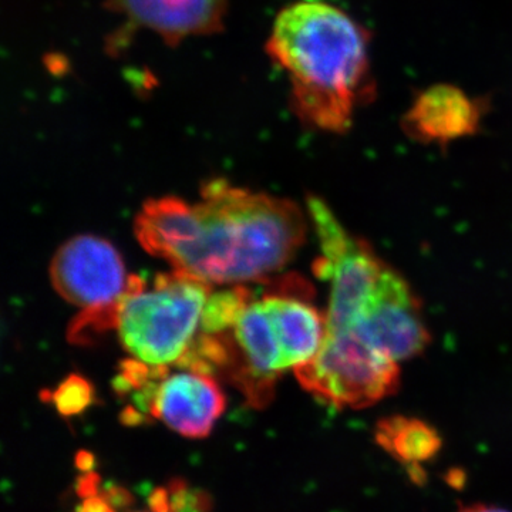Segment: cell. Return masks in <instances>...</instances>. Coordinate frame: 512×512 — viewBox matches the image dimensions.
I'll list each match as a JSON object with an SVG mask.
<instances>
[{
    "label": "cell",
    "instance_id": "cell-6",
    "mask_svg": "<svg viewBox=\"0 0 512 512\" xmlns=\"http://www.w3.org/2000/svg\"><path fill=\"white\" fill-rule=\"evenodd\" d=\"M303 389L338 409H363L400 384V366L346 330H326L311 362L293 370Z\"/></svg>",
    "mask_w": 512,
    "mask_h": 512
},
{
    "label": "cell",
    "instance_id": "cell-12",
    "mask_svg": "<svg viewBox=\"0 0 512 512\" xmlns=\"http://www.w3.org/2000/svg\"><path fill=\"white\" fill-rule=\"evenodd\" d=\"M156 512H158V511H156Z\"/></svg>",
    "mask_w": 512,
    "mask_h": 512
},
{
    "label": "cell",
    "instance_id": "cell-8",
    "mask_svg": "<svg viewBox=\"0 0 512 512\" xmlns=\"http://www.w3.org/2000/svg\"><path fill=\"white\" fill-rule=\"evenodd\" d=\"M138 26L160 33L167 42L205 35L220 28L227 0H110Z\"/></svg>",
    "mask_w": 512,
    "mask_h": 512
},
{
    "label": "cell",
    "instance_id": "cell-4",
    "mask_svg": "<svg viewBox=\"0 0 512 512\" xmlns=\"http://www.w3.org/2000/svg\"><path fill=\"white\" fill-rule=\"evenodd\" d=\"M114 386L130 399L126 421L156 419L191 439L208 436L227 406L214 376L188 367L130 359L121 365Z\"/></svg>",
    "mask_w": 512,
    "mask_h": 512
},
{
    "label": "cell",
    "instance_id": "cell-3",
    "mask_svg": "<svg viewBox=\"0 0 512 512\" xmlns=\"http://www.w3.org/2000/svg\"><path fill=\"white\" fill-rule=\"evenodd\" d=\"M211 293L212 285L180 271L157 275L148 288L131 276L117 319L121 345L144 365H180L200 333Z\"/></svg>",
    "mask_w": 512,
    "mask_h": 512
},
{
    "label": "cell",
    "instance_id": "cell-9",
    "mask_svg": "<svg viewBox=\"0 0 512 512\" xmlns=\"http://www.w3.org/2000/svg\"><path fill=\"white\" fill-rule=\"evenodd\" d=\"M376 443L412 471H419L424 463L439 453L441 447L439 433L429 423L406 416L379 421Z\"/></svg>",
    "mask_w": 512,
    "mask_h": 512
},
{
    "label": "cell",
    "instance_id": "cell-11",
    "mask_svg": "<svg viewBox=\"0 0 512 512\" xmlns=\"http://www.w3.org/2000/svg\"><path fill=\"white\" fill-rule=\"evenodd\" d=\"M458 512H510L503 510V508L495 507V505L487 504H473L467 505V507L461 508Z\"/></svg>",
    "mask_w": 512,
    "mask_h": 512
},
{
    "label": "cell",
    "instance_id": "cell-7",
    "mask_svg": "<svg viewBox=\"0 0 512 512\" xmlns=\"http://www.w3.org/2000/svg\"><path fill=\"white\" fill-rule=\"evenodd\" d=\"M487 103L460 87L439 83L421 90L404 113V133L421 144L444 147L478 133Z\"/></svg>",
    "mask_w": 512,
    "mask_h": 512
},
{
    "label": "cell",
    "instance_id": "cell-1",
    "mask_svg": "<svg viewBox=\"0 0 512 512\" xmlns=\"http://www.w3.org/2000/svg\"><path fill=\"white\" fill-rule=\"evenodd\" d=\"M306 228L295 202L225 180L202 185L197 202L154 198L136 218L148 254L210 285L266 281L292 261Z\"/></svg>",
    "mask_w": 512,
    "mask_h": 512
},
{
    "label": "cell",
    "instance_id": "cell-5",
    "mask_svg": "<svg viewBox=\"0 0 512 512\" xmlns=\"http://www.w3.org/2000/svg\"><path fill=\"white\" fill-rule=\"evenodd\" d=\"M131 276L119 251L94 235L67 241L50 265V279L57 293L83 309L73 329L87 339L116 328Z\"/></svg>",
    "mask_w": 512,
    "mask_h": 512
},
{
    "label": "cell",
    "instance_id": "cell-10",
    "mask_svg": "<svg viewBox=\"0 0 512 512\" xmlns=\"http://www.w3.org/2000/svg\"><path fill=\"white\" fill-rule=\"evenodd\" d=\"M89 397L90 387L82 379H70L60 387L59 404L64 412L73 413V409H82Z\"/></svg>",
    "mask_w": 512,
    "mask_h": 512
},
{
    "label": "cell",
    "instance_id": "cell-2",
    "mask_svg": "<svg viewBox=\"0 0 512 512\" xmlns=\"http://www.w3.org/2000/svg\"><path fill=\"white\" fill-rule=\"evenodd\" d=\"M268 52L288 74L296 116L328 133H346L357 109L376 96L370 33L323 2H298L279 13Z\"/></svg>",
    "mask_w": 512,
    "mask_h": 512
}]
</instances>
